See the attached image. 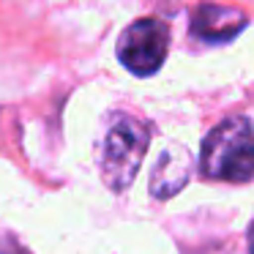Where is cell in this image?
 <instances>
[{"label": "cell", "mask_w": 254, "mask_h": 254, "mask_svg": "<svg viewBox=\"0 0 254 254\" xmlns=\"http://www.w3.org/2000/svg\"><path fill=\"white\" fill-rule=\"evenodd\" d=\"M199 170L210 181H254V126L246 115H232L205 137Z\"/></svg>", "instance_id": "1"}, {"label": "cell", "mask_w": 254, "mask_h": 254, "mask_svg": "<svg viewBox=\"0 0 254 254\" xmlns=\"http://www.w3.org/2000/svg\"><path fill=\"white\" fill-rule=\"evenodd\" d=\"M249 17L235 6H216V3H199L191 11V36L202 44H227L246 30Z\"/></svg>", "instance_id": "4"}, {"label": "cell", "mask_w": 254, "mask_h": 254, "mask_svg": "<svg viewBox=\"0 0 254 254\" xmlns=\"http://www.w3.org/2000/svg\"><path fill=\"white\" fill-rule=\"evenodd\" d=\"M194 170V159L189 148L183 145H170L164 153L159 156L153 172H150V194L156 199H170L189 183Z\"/></svg>", "instance_id": "5"}, {"label": "cell", "mask_w": 254, "mask_h": 254, "mask_svg": "<svg viewBox=\"0 0 254 254\" xmlns=\"http://www.w3.org/2000/svg\"><path fill=\"white\" fill-rule=\"evenodd\" d=\"M170 52V30L161 19L145 17L131 22L118 41V61L137 77L156 74Z\"/></svg>", "instance_id": "3"}, {"label": "cell", "mask_w": 254, "mask_h": 254, "mask_svg": "<svg viewBox=\"0 0 254 254\" xmlns=\"http://www.w3.org/2000/svg\"><path fill=\"white\" fill-rule=\"evenodd\" d=\"M249 254H254V224L249 227Z\"/></svg>", "instance_id": "6"}, {"label": "cell", "mask_w": 254, "mask_h": 254, "mask_svg": "<svg viewBox=\"0 0 254 254\" xmlns=\"http://www.w3.org/2000/svg\"><path fill=\"white\" fill-rule=\"evenodd\" d=\"M150 145V134L139 121L118 115L101 142V181L110 191H126L137 178Z\"/></svg>", "instance_id": "2"}]
</instances>
